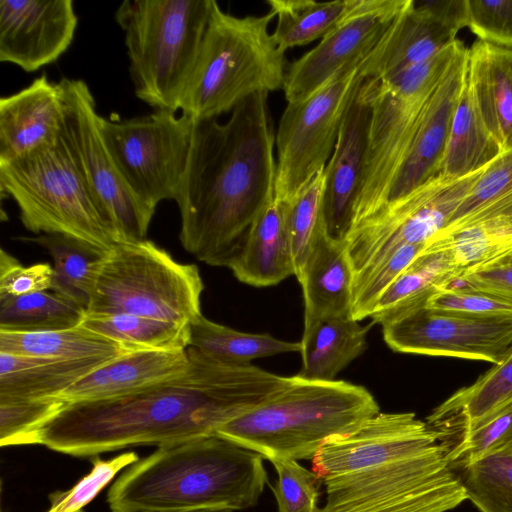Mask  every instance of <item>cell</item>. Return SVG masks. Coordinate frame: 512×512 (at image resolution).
<instances>
[{
  "label": "cell",
  "instance_id": "6da1fadb",
  "mask_svg": "<svg viewBox=\"0 0 512 512\" xmlns=\"http://www.w3.org/2000/svg\"><path fill=\"white\" fill-rule=\"evenodd\" d=\"M187 350L190 364L182 375L121 397L68 403L41 428L37 444L85 457L215 434L290 380L252 364H226Z\"/></svg>",
  "mask_w": 512,
  "mask_h": 512
},
{
  "label": "cell",
  "instance_id": "7a4b0ae2",
  "mask_svg": "<svg viewBox=\"0 0 512 512\" xmlns=\"http://www.w3.org/2000/svg\"><path fill=\"white\" fill-rule=\"evenodd\" d=\"M274 146L267 93L244 100L224 123L193 121L175 202L180 242L199 261L228 268L254 220L275 198Z\"/></svg>",
  "mask_w": 512,
  "mask_h": 512
},
{
  "label": "cell",
  "instance_id": "3957f363",
  "mask_svg": "<svg viewBox=\"0 0 512 512\" xmlns=\"http://www.w3.org/2000/svg\"><path fill=\"white\" fill-rule=\"evenodd\" d=\"M264 458L217 434L158 447L112 483V512L243 510L257 504Z\"/></svg>",
  "mask_w": 512,
  "mask_h": 512
},
{
  "label": "cell",
  "instance_id": "277c9868",
  "mask_svg": "<svg viewBox=\"0 0 512 512\" xmlns=\"http://www.w3.org/2000/svg\"><path fill=\"white\" fill-rule=\"evenodd\" d=\"M380 412L363 386L299 375L265 401L222 425L215 434L264 459H313L329 438L346 433Z\"/></svg>",
  "mask_w": 512,
  "mask_h": 512
},
{
  "label": "cell",
  "instance_id": "5b68a950",
  "mask_svg": "<svg viewBox=\"0 0 512 512\" xmlns=\"http://www.w3.org/2000/svg\"><path fill=\"white\" fill-rule=\"evenodd\" d=\"M272 11L237 17L213 0L209 22L180 102L181 114L193 121L216 119L257 93L283 88L285 52L269 25Z\"/></svg>",
  "mask_w": 512,
  "mask_h": 512
},
{
  "label": "cell",
  "instance_id": "8992f818",
  "mask_svg": "<svg viewBox=\"0 0 512 512\" xmlns=\"http://www.w3.org/2000/svg\"><path fill=\"white\" fill-rule=\"evenodd\" d=\"M213 0H126L115 11L124 32L138 99L154 110H180L209 22Z\"/></svg>",
  "mask_w": 512,
  "mask_h": 512
},
{
  "label": "cell",
  "instance_id": "52a82bcc",
  "mask_svg": "<svg viewBox=\"0 0 512 512\" xmlns=\"http://www.w3.org/2000/svg\"><path fill=\"white\" fill-rule=\"evenodd\" d=\"M0 187L16 203L28 231L68 235L104 249L120 242L60 136L1 162Z\"/></svg>",
  "mask_w": 512,
  "mask_h": 512
},
{
  "label": "cell",
  "instance_id": "ba28073f",
  "mask_svg": "<svg viewBox=\"0 0 512 512\" xmlns=\"http://www.w3.org/2000/svg\"><path fill=\"white\" fill-rule=\"evenodd\" d=\"M204 289L195 264L176 261L144 239L117 242L99 268L86 314H131L191 325Z\"/></svg>",
  "mask_w": 512,
  "mask_h": 512
},
{
  "label": "cell",
  "instance_id": "9c48e42d",
  "mask_svg": "<svg viewBox=\"0 0 512 512\" xmlns=\"http://www.w3.org/2000/svg\"><path fill=\"white\" fill-rule=\"evenodd\" d=\"M319 512H447L467 499L445 447L323 479Z\"/></svg>",
  "mask_w": 512,
  "mask_h": 512
},
{
  "label": "cell",
  "instance_id": "30bf717a",
  "mask_svg": "<svg viewBox=\"0 0 512 512\" xmlns=\"http://www.w3.org/2000/svg\"><path fill=\"white\" fill-rule=\"evenodd\" d=\"M108 150L134 195L155 211L164 200L176 199L184 176L193 120L169 110L132 118L100 116Z\"/></svg>",
  "mask_w": 512,
  "mask_h": 512
},
{
  "label": "cell",
  "instance_id": "8fae6325",
  "mask_svg": "<svg viewBox=\"0 0 512 512\" xmlns=\"http://www.w3.org/2000/svg\"><path fill=\"white\" fill-rule=\"evenodd\" d=\"M64 106L60 137L119 241L146 239L154 210L140 201L121 176L105 143L93 94L82 79L59 81Z\"/></svg>",
  "mask_w": 512,
  "mask_h": 512
},
{
  "label": "cell",
  "instance_id": "7c38bea8",
  "mask_svg": "<svg viewBox=\"0 0 512 512\" xmlns=\"http://www.w3.org/2000/svg\"><path fill=\"white\" fill-rule=\"evenodd\" d=\"M483 170L462 178L439 175L353 224L344 243L354 277L380 264L402 246L430 244L446 229Z\"/></svg>",
  "mask_w": 512,
  "mask_h": 512
},
{
  "label": "cell",
  "instance_id": "4fadbf2b",
  "mask_svg": "<svg viewBox=\"0 0 512 512\" xmlns=\"http://www.w3.org/2000/svg\"><path fill=\"white\" fill-rule=\"evenodd\" d=\"M361 63L307 98L287 103L275 135V199L279 202L294 196L328 163L348 104L363 79Z\"/></svg>",
  "mask_w": 512,
  "mask_h": 512
},
{
  "label": "cell",
  "instance_id": "5bb4252c",
  "mask_svg": "<svg viewBox=\"0 0 512 512\" xmlns=\"http://www.w3.org/2000/svg\"><path fill=\"white\" fill-rule=\"evenodd\" d=\"M367 81L371 90V116L365 168L351 226L386 202L424 103L434 91L416 90L400 75Z\"/></svg>",
  "mask_w": 512,
  "mask_h": 512
},
{
  "label": "cell",
  "instance_id": "9a60e30c",
  "mask_svg": "<svg viewBox=\"0 0 512 512\" xmlns=\"http://www.w3.org/2000/svg\"><path fill=\"white\" fill-rule=\"evenodd\" d=\"M396 352L498 363L512 346V317L481 318L423 306L382 326Z\"/></svg>",
  "mask_w": 512,
  "mask_h": 512
},
{
  "label": "cell",
  "instance_id": "2e32d148",
  "mask_svg": "<svg viewBox=\"0 0 512 512\" xmlns=\"http://www.w3.org/2000/svg\"><path fill=\"white\" fill-rule=\"evenodd\" d=\"M409 0H356L338 25L310 51L292 62L283 85L287 103L303 100L376 46Z\"/></svg>",
  "mask_w": 512,
  "mask_h": 512
},
{
  "label": "cell",
  "instance_id": "e0dca14e",
  "mask_svg": "<svg viewBox=\"0 0 512 512\" xmlns=\"http://www.w3.org/2000/svg\"><path fill=\"white\" fill-rule=\"evenodd\" d=\"M468 26L467 0H409L360 66L363 79L392 77L453 44Z\"/></svg>",
  "mask_w": 512,
  "mask_h": 512
},
{
  "label": "cell",
  "instance_id": "ac0fdd59",
  "mask_svg": "<svg viewBox=\"0 0 512 512\" xmlns=\"http://www.w3.org/2000/svg\"><path fill=\"white\" fill-rule=\"evenodd\" d=\"M440 444L437 433L414 413L379 412L327 439L312 459V471L323 480L424 453Z\"/></svg>",
  "mask_w": 512,
  "mask_h": 512
},
{
  "label": "cell",
  "instance_id": "d6986e66",
  "mask_svg": "<svg viewBox=\"0 0 512 512\" xmlns=\"http://www.w3.org/2000/svg\"><path fill=\"white\" fill-rule=\"evenodd\" d=\"M72 0H1L0 61L26 72L57 61L73 42Z\"/></svg>",
  "mask_w": 512,
  "mask_h": 512
},
{
  "label": "cell",
  "instance_id": "ffe728a7",
  "mask_svg": "<svg viewBox=\"0 0 512 512\" xmlns=\"http://www.w3.org/2000/svg\"><path fill=\"white\" fill-rule=\"evenodd\" d=\"M371 90L362 79L344 114L334 151L324 168L321 221L326 234L344 241L363 178L371 116Z\"/></svg>",
  "mask_w": 512,
  "mask_h": 512
},
{
  "label": "cell",
  "instance_id": "44dd1931",
  "mask_svg": "<svg viewBox=\"0 0 512 512\" xmlns=\"http://www.w3.org/2000/svg\"><path fill=\"white\" fill-rule=\"evenodd\" d=\"M467 54L464 46L424 103L386 202L401 198L440 175L454 112L466 80Z\"/></svg>",
  "mask_w": 512,
  "mask_h": 512
},
{
  "label": "cell",
  "instance_id": "7402d4cb",
  "mask_svg": "<svg viewBox=\"0 0 512 512\" xmlns=\"http://www.w3.org/2000/svg\"><path fill=\"white\" fill-rule=\"evenodd\" d=\"M59 82L43 73L28 86L0 99V163L56 141L63 127Z\"/></svg>",
  "mask_w": 512,
  "mask_h": 512
},
{
  "label": "cell",
  "instance_id": "603a6c76",
  "mask_svg": "<svg viewBox=\"0 0 512 512\" xmlns=\"http://www.w3.org/2000/svg\"><path fill=\"white\" fill-rule=\"evenodd\" d=\"M188 350L126 351L107 361L62 392L67 403L125 396L182 375Z\"/></svg>",
  "mask_w": 512,
  "mask_h": 512
},
{
  "label": "cell",
  "instance_id": "cb8c5ba5",
  "mask_svg": "<svg viewBox=\"0 0 512 512\" xmlns=\"http://www.w3.org/2000/svg\"><path fill=\"white\" fill-rule=\"evenodd\" d=\"M304 298L303 337L322 321L351 316L354 272L344 241L318 233L300 275Z\"/></svg>",
  "mask_w": 512,
  "mask_h": 512
},
{
  "label": "cell",
  "instance_id": "d4e9b609",
  "mask_svg": "<svg viewBox=\"0 0 512 512\" xmlns=\"http://www.w3.org/2000/svg\"><path fill=\"white\" fill-rule=\"evenodd\" d=\"M228 268L240 282L255 287L273 286L295 276L290 236L281 202L274 198L261 211Z\"/></svg>",
  "mask_w": 512,
  "mask_h": 512
},
{
  "label": "cell",
  "instance_id": "484cf974",
  "mask_svg": "<svg viewBox=\"0 0 512 512\" xmlns=\"http://www.w3.org/2000/svg\"><path fill=\"white\" fill-rule=\"evenodd\" d=\"M467 82L502 151L512 147V49L477 39L468 48Z\"/></svg>",
  "mask_w": 512,
  "mask_h": 512
},
{
  "label": "cell",
  "instance_id": "4316f807",
  "mask_svg": "<svg viewBox=\"0 0 512 512\" xmlns=\"http://www.w3.org/2000/svg\"><path fill=\"white\" fill-rule=\"evenodd\" d=\"M512 400V346L473 384L463 387L427 416L426 424L446 446Z\"/></svg>",
  "mask_w": 512,
  "mask_h": 512
},
{
  "label": "cell",
  "instance_id": "83f0119b",
  "mask_svg": "<svg viewBox=\"0 0 512 512\" xmlns=\"http://www.w3.org/2000/svg\"><path fill=\"white\" fill-rule=\"evenodd\" d=\"M112 358L60 359L0 352V404L57 397Z\"/></svg>",
  "mask_w": 512,
  "mask_h": 512
},
{
  "label": "cell",
  "instance_id": "f1b7e54d",
  "mask_svg": "<svg viewBox=\"0 0 512 512\" xmlns=\"http://www.w3.org/2000/svg\"><path fill=\"white\" fill-rule=\"evenodd\" d=\"M451 255L429 244L394 280L375 304L369 318L381 326L423 306L462 274Z\"/></svg>",
  "mask_w": 512,
  "mask_h": 512
},
{
  "label": "cell",
  "instance_id": "f546056e",
  "mask_svg": "<svg viewBox=\"0 0 512 512\" xmlns=\"http://www.w3.org/2000/svg\"><path fill=\"white\" fill-rule=\"evenodd\" d=\"M369 328L370 325L362 326L350 315L320 322L300 340L302 367L297 375L310 380H335L341 370L365 351Z\"/></svg>",
  "mask_w": 512,
  "mask_h": 512
},
{
  "label": "cell",
  "instance_id": "4dcf8cb0",
  "mask_svg": "<svg viewBox=\"0 0 512 512\" xmlns=\"http://www.w3.org/2000/svg\"><path fill=\"white\" fill-rule=\"evenodd\" d=\"M44 248L54 265L51 290L87 311L96 277L108 249L63 234L20 237Z\"/></svg>",
  "mask_w": 512,
  "mask_h": 512
},
{
  "label": "cell",
  "instance_id": "1f68e13d",
  "mask_svg": "<svg viewBox=\"0 0 512 512\" xmlns=\"http://www.w3.org/2000/svg\"><path fill=\"white\" fill-rule=\"evenodd\" d=\"M502 149L485 125L467 82L458 100L440 175L462 178L485 169Z\"/></svg>",
  "mask_w": 512,
  "mask_h": 512
},
{
  "label": "cell",
  "instance_id": "d6a6232c",
  "mask_svg": "<svg viewBox=\"0 0 512 512\" xmlns=\"http://www.w3.org/2000/svg\"><path fill=\"white\" fill-rule=\"evenodd\" d=\"M0 352L60 359L116 357L126 352L116 342L82 325L59 330L14 332L0 330Z\"/></svg>",
  "mask_w": 512,
  "mask_h": 512
},
{
  "label": "cell",
  "instance_id": "836d02e7",
  "mask_svg": "<svg viewBox=\"0 0 512 512\" xmlns=\"http://www.w3.org/2000/svg\"><path fill=\"white\" fill-rule=\"evenodd\" d=\"M226 364L249 365L258 358L301 352V342H291L268 333L254 334L209 320L203 314L190 325L189 346Z\"/></svg>",
  "mask_w": 512,
  "mask_h": 512
},
{
  "label": "cell",
  "instance_id": "e575fe53",
  "mask_svg": "<svg viewBox=\"0 0 512 512\" xmlns=\"http://www.w3.org/2000/svg\"><path fill=\"white\" fill-rule=\"evenodd\" d=\"M114 342L125 351L185 350L190 325L131 314H85L81 324Z\"/></svg>",
  "mask_w": 512,
  "mask_h": 512
},
{
  "label": "cell",
  "instance_id": "d590c367",
  "mask_svg": "<svg viewBox=\"0 0 512 512\" xmlns=\"http://www.w3.org/2000/svg\"><path fill=\"white\" fill-rule=\"evenodd\" d=\"M355 1L268 0L270 11L277 18L272 36L284 52L322 39L338 25Z\"/></svg>",
  "mask_w": 512,
  "mask_h": 512
},
{
  "label": "cell",
  "instance_id": "8d00e7d4",
  "mask_svg": "<svg viewBox=\"0 0 512 512\" xmlns=\"http://www.w3.org/2000/svg\"><path fill=\"white\" fill-rule=\"evenodd\" d=\"M85 310L54 292L0 298V330L35 332L82 324Z\"/></svg>",
  "mask_w": 512,
  "mask_h": 512
},
{
  "label": "cell",
  "instance_id": "74e56055",
  "mask_svg": "<svg viewBox=\"0 0 512 512\" xmlns=\"http://www.w3.org/2000/svg\"><path fill=\"white\" fill-rule=\"evenodd\" d=\"M499 216L512 217V147L481 172L442 233Z\"/></svg>",
  "mask_w": 512,
  "mask_h": 512
},
{
  "label": "cell",
  "instance_id": "f35d334b",
  "mask_svg": "<svg viewBox=\"0 0 512 512\" xmlns=\"http://www.w3.org/2000/svg\"><path fill=\"white\" fill-rule=\"evenodd\" d=\"M430 244L445 249L464 272L512 250V217L480 220L444 232Z\"/></svg>",
  "mask_w": 512,
  "mask_h": 512
},
{
  "label": "cell",
  "instance_id": "ab89813d",
  "mask_svg": "<svg viewBox=\"0 0 512 512\" xmlns=\"http://www.w3.org/2000/svg\"><path fill=\"white\" fill-rule=\"evenodd\" d=\"M480 512H512V453H495L454 470Z\"/></svg>",
  "mask_w": 512,
  "mask_h": 512
},
{
  "label": "cell",
  "instance_id": "60d3db41",
  "mask_svg": "<svg viewBox=\"0 0 512 512\" xmlns=\"http://www.w3.org/2000/svg\"><path fill=\"white\" fill-rule=\"evenodd\" d=\"M323 179L324 169L294 196L281 202L290 236L296 278L300 275L313 243L323 228Z\"/></svg>",
  "mask_w": 512,
  "mask_h": 512
},
{
  "label": "cell",
  "instance_id": "b9f144b4",
  "mask_svg": "<svg viewBox=\"0 0 512 512\" xmlns=\"http://www.w3.org/2000/svg\"><path fill=\"white\" fill-rule=\"evenodd\" d=\"M444 447L453 470L491 454L512 453V400Z\"/></svg>",
  "mask_w": 512,
  "mask_h": 512
},
{
  "label": "cell",
  "instance_id": "7bdbcfd3",
  "mask_svg": "<svg viewBox=\"0 0 512 512\" xmlns=\"http://www.w3.org/2000/svg\"><path fill=\"white\" fill-rule=\"evenodd\" d=\"M68 403L59 397L0 404V445L37 444V436Z\"/></svg>",
  "mask_w": 512,
  "mask_h": 512
},
{
  "label": "cell",
  "instance_id": "ee69618b",
  "mask_svg": "<svg viewBox=\"0 0 512 512\" xmlns=\"http://www.w3.org/2000/svg\"><path fill=\"white\" fill-rule=\"evenodd\" d=\"M139 460L134 451L122 453L109 460L95 457L91 471L66 491H55L49 495L51 503L46 512H84L89 504L115 477V475Z\"/></svg>",
  "mask_w": 512,
  "mask_h": 512
},
{
  "label": "cell",
  "instance_id": "f6af8a7d",
  "mask_svg": "<svg viewBox=\"0 0 512 512\" xmlns=\"http://www.w3.org/2000/svg\"><path fill=\"white\" fill-rule=\"evenodd\" d=\"M271 463L278 475L272 487L278 512H319L322 478L295 460L278 459Z\"/></svg>",
  "mask_w": 512,
  "mask_h": 512
},
{
  "label": "cell",
  "instance_id": "bcb514c9",
  "mask_svg": "<svg viewBox=\"0 0 512 512\" xmlns=\"http://www.w3.org/2000/svg\"><path fill=\"white\" fill-rule=\"evenodd\" d=\"M426 306L481 318L512 317V301L456 281L432 296Z\"/></svg>",
  "mask_w": 512,
  "mask_h": 512
},
{
  "label": "cell",
  "instance_id": "7dc6e473",
  "mask_svg": "<svg viewBox=\"0 0 512 512\" xmlns=\"http://www.w3.org/2000/svg\"><path fill=\"white\" fill-rule=\"evenodd\" d=\"M467 11L477 39L512 49V0H467Z\"/></svg>",
  "mask_w": 512,
  "mask_h": 512
},
{
  "label": "cell",
  "instance_id": "c3c4849f",
  "mask_svg": "<svg viewBox=\"0 0 512 512\" xmlns=\"http://www.w3.org/2000/svg\"><path fill=\"white\" fill-rule=\"evenodd\" d=\"M53 267L49 263L23 266L0 250V298L16 297L51 290Z\"/></svg>",
  "mask_w": 512,
  "mask_h": 512
},
{
  "label": "cell",
  "instance_id": "681fc988",
  "mask_svg": "<svg viewBox=\"0 0 512 512\" xmlns=\"http://www.w3.org/2000/svg\"><path fill=\"white\" fill-rule=\"evenodd\" d=\"M456 282L512 301V250L465 270Z\"/></svg>",
  "mask_w": 512,
  "mask_h": 512
},
{
  "label": "cell",
  "instance_id": "f907efd6",
  "mask_svg": "<svg viewBox=\"0 0 512 512\" xmlns=\"http://www.w3.org/2000/svg\"><path fill=\"white\" fill-rule=\"evenodd\" d=\"M189 512H233L231 510H225V509H222V510H198V511H189Z\"/></svg>",
  "mask_w": 512,
  "mask_h": 512
}]
</instances>
